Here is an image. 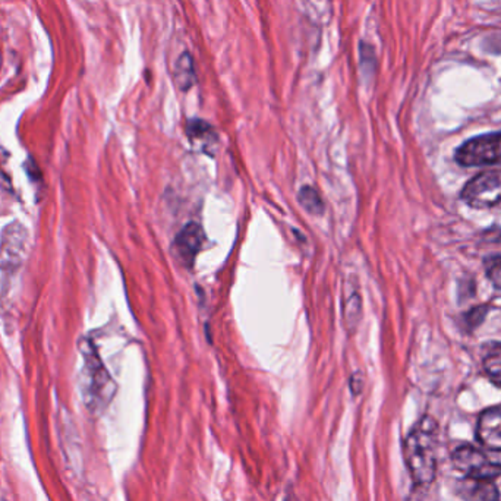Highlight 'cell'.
Segmentation results:
<instances>
[{
	"label": "cell",
	"instance_id": "1",
	"mask_svg": "<svg viewBox=\"0 0 501 501\" xmlns=\"http://www.w3.org/2000/svg\"><path fill=\"white\" fill-rule=\"evenodd\" d=\"M403 456L410 478L417 487L433 484L438 463V425L431 417H422L413 425L403 444Z\"/></svg>",
	"mask_w": 501,
	"mask_h": 501
},
{
	"label": "cell",
	"instance_id": "2",
	"mask_svg": "<svg viewBox=\"0 0 501 501\" xmlns=\"http://www.w3.org/2000/svg\"><path fill=\"white\" fill-rule=\"evenodd\" d=\"M115 394V384L101 364L94 349L85 353L84 399L85 405L92 410H101L111 403Z\"/></svg>",
	"mask_w": 501,
	"mask_h": 501
},
{
	"label": "cell",
	"instance_id": "3",
	"mask_svg": "<svg viewBox=\"0 0 501 501\" xmlns=\"http://www.w3.org/2000/svg\"><path fill=\"white\" fill-rule=\"evenodd\" d=\"M455 159L465 168L501 165V132L481 135L463 142L456 151Z\"/></svg>",
	"mask_w": 501,
	"mask_h": 501
},
{
	"label": "cell",
	"instance_id": "4",
	"mask_svg": "<svg viewBox=\"0 0 501 501\" xmlns=\"http://www.w3.org/2000/svg\"><path fill=\"white\" fill-rule=\"evenodd\" d=\"M462 199L474 208H491L501 203V170L484 172L462 189Z\"/></svg>",
	"mask_w": 501,
	"mask_h": 501
},
{
	"label": "cell",
	"instance_id": "5",
	"mask_svg": "<svg viewBox=\"0 0 501 501\" xmlns=\"http://www.w3.org/2000/svg\"><path fill=\"white\" fill-rule=\"evenodd\" d=\"M452 462L467 478L496 481L501 475V465L491 462L481 450L472 446H460L453 452Z\"/></svg>",
	"mask_w": 501,
	"mask_h": 501
},
{
	"label": "cell",
	"instance_id": "6",
	"mask_svg": "<svg viewBox=\"0 0 501 501\" xmlns=\"http://www.w3.org/2000/svg\"><path fill=\"white\" fill-rule=\"evenodd\" d=\"M204 242H206V234L203 227L199 226L198 223H188L173 241V255L177 256L180 265L192 267L196 263L197 255L203 249Z\"/></svg>",
	"mask_w": 501,
	"mask_h": 501
},
{
	"label": "cell",
	"instance_id": "7",
	"mask_svg": "<svg viewBox=\"0 0 501 501\" xmlns=\"http://www.w3.org/2000/svg\"><path fill=\"white\" fill-rule=\"evenodd\" d=\"M28 235L24 226L14 223L5 229L0 242V263L6 267L20 265L27 251Z\"/></svg>",
	"mask_w": 501,
	"mask_h": 501
},
{
	"label": "cell",
	"instance_id": "8",
	"mask_svg": "<svg viewBox=\"0 0 501 501\" xmlns=\"http://www.w3.org/2000/svg\"><path fill=\"white\" fill-rule=\"evenodd\" d=\"M477 438L488 450L501 452V405L488 408L479 415Z\"/></svg>",
	"mask_w": 501,
	"mask_h": 501
},
{
	"label": "cell",
	"instance_id": "9",
	"mask_svg": "<svg viewBox=\"0 0 501 501\" xmlns=\"http://www.w3.org/2000/svg\"><path fill=\"white\" fill-rule=\"evenodd\" d=\"M362 320V295L358 279L349 275L343 286V325L349 334L355 333Z\"/></svg>",
	"mask_w": 501,
	"mask_h": 501
},
{
	"label": "cell",
	"instance_id": "10",
	"mask_svg": "<svg viewBox=\"0 0 501 501\" xmlns=\"http://www.w3.org/2000/svg\"><path fill=\"white\" fill-rule=\"evenodd\" d=\"M456 494L465 501H498V494L496 482L491 479L465 478L456 484Z\"/></svg>",
	"mask_w": 501,
	"mask_h": 501
},
{
	"label": "cell",
	"instance_id": "11",
	"mask_svg": "<svg viewBox=\"0 0 501 501\" xmlns=\"http://www.w3.org/2000/svg\"><path fill=\"white\" fill-rule=\"evenodd\" d=\"M173 80L177 82L178 89L184 92L196 85V65H194V58L189 52H184L178 58L175 68H173Z\"/></svg>",
	"mask_w": 501,
	"mask_h": 501
},
{
	"label": "cell",
	"instance_id": "12",
	"mask_svg": "<svg viewBox=\"0 0 501 501\" xmlns=\"http://www.w3.org/2000/svg\"><path fill=\"white\" fill-rule=\"evenodd\" d=\"M484 371L497 387H501V343H493L484 355Z\"/></svg>",
	"mask_w": 501,
	"mask_h": 501
},
{
	"label": "cell",
	"instance_id": "13",
	"mask_svg": "<svg viewBox=\"0 0 501 501\" xmlns=\"http://www.w3.org/2000/svg\"><path fill=\"white\" fill-rule=\"evenodd\" d=\"M298 201L303 210L313 216H322L324 213V203L323 198L314 188L303 187L298 192Z\"/></svg>",
	"mask_w": 501,
	"mask_h": 501
},
{
	"label": "cell",
	"instance_id": "14",
	"mask_svg": "<svg viewBox=\"0 0 501 501\" xmlns=\"http://www.w3.org/2000/svg\"><path fill=\"white\" fill-rule=\"evenodd\" d=\"M187 134L191 141H213L216 138L215 130L208 123L199 119H192L187 123Z\"/></svg>",
	"mask_w": 501,
	"mask_h": 501
},
{
	"label": "cell",
	"instance_id": "15",
	"mask_svg": "<svg viewBox=\"0 0 501 501\" xmlns=\"http://www.w3.org/2000/svg\"><path fill=\"white\" fill-rule=\"evenodd\" d=\"M360 62L361 68L364 72H374L375 65H377V59H375V52L370 44L367 43H361L360 46Z\"/></svg>",
	"mask_w": 501,
	"mask_h": 501
},
{
	"label": "cell",
	"instance_id": "16",
	"mask_svg": "<svg viewBox=\"0 0 501 501\" xmlns=\"http://www.w3.org/2000/svg\"><path fill=\"white\" fill-rule=\"evenodd\" d=\"M487 275L490 277L491 282L497 287H501V256L493 258L487 265Z\"/></svg>",
	"mask_w": 501,
	"mask_h": 501
}]
</instances>
